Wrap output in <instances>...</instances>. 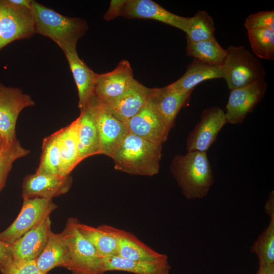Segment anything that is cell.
<instances>
[{"label": "cell", "instance_id": "obj_1", "mask_svg": "<svg viewBox=\"0 0 274 274\" xmlns=\"http://www.w3.org/2000/svg\"><path fill=\"white\" fill-rule=\"evenodd\" d=\"M170 170L187 199L204 198L214 183L207 152L191 151L185 155H176Z\"/></svg>", "mask_w": 274, "mask_h": 274}, {"label": "cell", "instance_id": "obj_2", "mask_svg": "<svg viewBox=\"0 0 274 274\" xmlns=\"http://www.w3.org/2000/svg\"><path fill=\"white\" fill-rule=\"evenodd\" d=\"M162 145L128 132L112 156L116 169L131 175L152 176L158 173Z\"/></svg>", "mask_w": 274, "mask_h": 274}, {"label": "cell", "instance_id": "obj_3", "mask_svg": "<svg viewBox=\"0 0 274 274\" xmlns=\"http://www.w3.org/2000/svg\"><path fill=\"white\" fill-rule=\"evenodd\" d=\"M30 10L36 32L50 38L61 49L76 46L88 28L85 20L64 16L34 1Z\"/></svg>", "mask_w": 274, "mask_h": 274}, {"label": "cell", "instance_id": "obj_4", "mask_svg": "<svg viewBox=\"0 0 274 274\" xmlns=\"http://www.w3.org/2000/svg\"><path fill=\"white\" fill-rule=\"evenodd\" d=\"M77 220L69 218L64 229L60 233L66 249L64 267L73 272L104 274V257L79 231L76 224Z\"/></svg>", "mask_w": 274, "mask_h": 274}, {"label": "cell", "instance_id": "obj_5", "mask_svg": "<svg viewBox=\"0 0 274 274\" xmlns=\"http://www.w3.org/2000/svg\"><path fill=\"white\" fill-rule=\"evenodd\" d=\"M226 50L221 71L230 90L264 79V66L245 47L230 46Z\"/></svg>", "mask_w": 274, "mask_h": 274}, {"label": "cell", "instance_id": "obj_6", "mask_svg": "<svg viewBox=\"0 0 274 274\" xmlns=\"http://www.w3.org/2000/svg\"><path fill=\"white\" fill-rule=\"evenodd\" d=\"M35 105L31 96L18 87H6L0 82V139L2 145L17 139L16 125L20 112Z\"/></svg>", "mask_w": 274, "mask_h": 274}, {"label": "cell", "instance_id": "obj_7", "mask_svg": "<svg viewBox=\"0 0 274 274\" xmlns=\"http://www.w3.org/2000/svg\"><path fill=\"white\" fill-rule=\"evenodd\" d=\"M57 206L52 199L23 198L21 209L14 221L0 232V241L12 244L31 228L40 223Z\"/></svg>", "mask_w": 274, "mask_h": 274}, {"label": "cell", "instance_id": "obj_8", "mask_svg": "<svg viewBox=\"0 0 274 274\" xmlns=\"http://www.w3.org/2000/svg\"><path fill=\"white\" fill-rule=\"evenodd\" d=\"M30 9L0 1V50L15 40L28 39L36 33Z\"/></svg>", "mask_w": 274, "mask_h": 274}, {"label": "cell", "instance_id": "obj_9", "mask_svg": "<svg viewBox=\"0 0 274 274\" xmlns=\"http://www.w3.org/2000/svg\"><path fill=\"white\" fill-rule=\"evenodd\" d=\"M227 123L225 113L220 108L214 106L204 109L199 121L188 135L187 151L207 152Z\"/></svg>", "mask_w": 274, "mask_h": 274}, {"label": "cell", "instance_id": "obj_10", "mask_svg": "<svg viewBox=\"0 0 274 274\" xmlns=\"http://www.w3.org/2000/svg\"><path fill=\"white\" fill-rule=\"evenodd\" d=\"M125 124L129 132L160 145L166 141L170 130L152 103L150 97L139 113Z\"/></svg>", "mask_w": 274, "mask_h": 274}, {"label": "cell", "instance_id": "obj_11", "mask_svg": "<svg viewBox=\"0 0 274 274\" xmlns=\"http://www.w3.org/2000/svg\"><path fill=\"white\" fill-rule=\"evenodd\" d=\"M267 88L264 79L230 90L225 112L228 123L242 124L263 98Z\"/></svg>", "mask_w": 274, "mask_h": 274}, {"label": "cell", "instance_id": "obj_12", "mask_svg": "<svg viewBox=\"0 0 274 274\" xmlns=\"http://www.w3.org/2000/svg\"><path fill=\"white\" fill-rule=\"evenodd\" d=\"M97 99L93 95L80 110L76 119L79 160L99 154V140L96 121Z\"/></svg>", "mask_w": 274, "mask_h": 274}, {"label": "cell", "instance_id": "obj_13", "mask_svg": "<svg viewBox=\"0 0 274 274\" xmlns=\"http://www.w3.org/2000/svg\"><path fill=\"white\" fill-rule=\"evenodd\" d=\"M134 81L130 63L123 59L113 71L97 74L94 95L100 102H106L125 92Z\"/></svg>", "mask_w": 274, "mask_h": 274}, {"label": "cell", "instance_id": "obj_14", "mask_svg": "<svg viewBox=\"0 0 274 274\" xmlns=\"http://www.w3.org/2000/svg\"><path fill=\"white\" fill-rule=\"evenodd\" d=\"M121 16L129 19L155 20L185 32L189 18L172 13L151 0H125Z\"/></svg>", "mask_w": 274, "mask_h": 274}, {"label": "cell", "instance_id": "obj_15", "mask_svg": "<svg viewBox=\"0 0 274 274\" xmlns=\"http://www.w3.org/2000/svg\"><path fill=\"white\" fill-rule=\"evenodd\" d=\"M96 114L99 140V154L112 158L116 149L128 132V130L125 123L117 118L98 99Z\"/></svg>", "mask_w": 274, "mask_h": 274}, {"label": "cell", "instance_id": "obj_16", "mask_svg": "<svg viewBox=\"0 0 274 274\" xmlns=\"http://www.w3.org/2000/svg\"><path fill=\"white\" fill-rule=\"evenodd\" d=\"M71 175L65 177L40 174L27 175L22 185L23 198H49L66 193L72 187Z\"/></svg>", "mask_w": 274, "mask_h": 274}, {"label": "cell", "instance_id": "obj_17", "mask_svg": "<svg viewBox=\"0 0 274 274\" xmlns=\"http://www.w3.org/2000/svg\"><path fill=\"white\" fill-rule=\"evenodd\" d=\"M152 91V88H148L135 80L123 94L102 103L117 118L125 123L143 108L149 100Z\"/></svg>", "mask_w": 274, "mask_h": 274}, {"label": "cell", "instance_id": "obj_18", "mask_svg": "<svg viewBox=\"0 0 274 274\" xmlns=\"http://www.w3.org/2000/svg\"><path fill=\"white\" fill-rule=\"evenodd\" d=\"M51 224L48 216L11 244L13 259L35 260L47 244L51 231Z\"/></svg>", "mask_w": 274, "mask_h": 274}, {"label": "cell", "instance_id": "obj_19", "mask_svg": "<svg viewBox=\"0 0 274 274\" xmlns=\"http://www.w3.org/2000/svg\"><path fill=\"white\" fill-rule=\"evenodd\" d=\"M67 60L78 92V107L81 110L94 95L97 74L78 56L76 46L62 49Z\"/></svg>", "mask_w": 274, "mask_h": 274}, {"label": "cell", "instance_id": "obj_20", "mask_svg": "<svg viewBox=\"0 0 274 274\" xmlns=\"http://www.w3.org/2000/svg\"><path fill=\"white\" fill-rule=\"evenodd\" d=\"M192 92H180L167 86L152 88L151 100L170 129L180 110L189 100Z\"/></svg>", "mask_w": 274, "mask_h": 274}, {"label": "cell", "instance_id": "obj_21", "mask_svg": "<svg viewBox=\"0 0 274 274\" xmlns=\"http://www.w3.org/2000/svg\"><path fill=\"white\" fill-rule=\"evenodd\" d=\"M105 272L122 271L134 274H169L171 266L168 257L150 261H135L118 256L104 257Z\"/></svg>", "mask_w": 274, "mask_h": 274}, {"label": "cell", "instance_id": "obj_22", "mask_svg": "<svg viewBox=\"0 0 274 274\" xmlns=\"http://www.w3.org/2000/svg\"><path fill=\"white\" fill-rule=\"evenodd\" d=\"M81 234L94 247L102 257L117 256L118 228L109 225L91 226L77 221Z\"/></svg>", "mask_w": 274, "mask_h": 274}, {"label": "cell", "instance_id": "obj_23", "mask_svg": "<svg viewBox=\"0 0 274 274\" xmlns=\"http://www.w3.org/2000/svg\"><path fill=\"white\" fill-rule=\"evenodd\" d=\"M217 78H222L221 65H210L193 58L184 74L166 86L173 90L186 92L193 91L197 84L204 81Z\"/></svg>", "mask_w": 274, "mask_h": 274}, {"label": "cell", "instance_id": "obj_24", "mask_svg": "<svg viewBox=\"0 0 274 274\" xmlns=\"http://www.w3.org/2000/svg\"><path fill=\"white\" fill-rule=\"evenodd\" d=\"M58 143L60 156V174L62 177L70 175L80 163L76 121L58 130Z\"/></svg>", "mask_w": 274, "mask_h": 274}, {"label": "cell", "instance_id": "obj_25", "mask_svg": "<svg viewBox=\"0 0 274 274\" xmlns=\"http://www.w3.org/2000/svg\"><path fill=\"white\" fill-rule=\"evenodd\" d=\"M117 256L131 260L150 261L164 257L140 241L132 233L118 228Z\"/></svg>", "mask_w": 274, "mask_h": 274}, {"label": "cell", "instance_id": "obj_26", "mask_svg": "<svg viewBox=\"0 0 274 274\" xmlns=\"http://www.w3.org/2000/svg\"><path fill=\"white\" fill-rule=\"evenodd\" d=\"M66 259V247L61 234L51 231L44 249L35 260L38 267L47 274L55 267H64Z\"/></svg>", "mask_w": 274, "mask_h": 274}, {"label": "cell", "instance_id": "obj_27", "mask_svg": "<svg viewBox=\"0 0 274 274\" xmlns=\"http://www.w3.org/2000/svg\"><path fill=\"white\" fill-rule=\"evenodd\" d=\"M186 49L188 56L212 65H222L227 54L226 49L222 48L216 39L197 42H187Z\"/></svg>", "mask_w": 274, "mask_h": 274}, {"label": "cell", "instance_id": "obj_28", "mask_svg": "<svg viewBox=\"0 0 274 274\" xmlns=\"http://www.w3.org/2000/svg\"><path fill=\"white\" fill-rule=\"evenodd\" d=\"M58 138L57 131L44 139L40 161L36 173L61 176Z\"/></svg>", "mask_w": 274, "mask_h": 274}, {"label": "cell", "instance_id": "obj_29", "mask_svg": "<svg viewBox=\"0 0 274 274\" xmlns=\"http://www.w3.org/2000/svg\"><path fill=\"white\" fill-rule=\"evenodd\" d=\"M265 212L269 223L251 247V251L258 257L259 266L274 264V208Z\"/></svg>", "mask_w": 274, "mask_h": 274}, {"label": "cell", "instance_id": "obj_30", "mask_svg": "<svg viewBox=\"0 0 274 274\" xmlns=\"http://www.w3.org/2000/svg\"><path fill=\"white\" fill-rule=\"evenodd\" d=\"M213 18L204 10H199L189 18L186 34L187 42H197L216 39Z\"/></svg>", "mask_w": 274, "mask_h": 274}, {"label": "cell", "instance_id": "obj_31", "mask_svg": "<svg viewBox=\"0 0 274 274\" xmlns=\"http://www.w3.org/2000/svg\"><path fill=\"white\" fill-rule=\"evenodd\" d=\"M249 41L253 53L257 57L274 59V30L269 29L247 31Z\"/></svg>", "mask_w": 274, "mask_h": 274}, {"label": "cell", "instance_id": "obj_32", "mask_svg": "<svg viewBox=\"0 0 274 274\" xmlns=\"http://www.w3.org/2000/svg\"><path fill=\"white\" fill-rule=\"evenodd\" d=\"M29 151L23 147L16 139L12 143L2 145L0 149V185L5 186L13 164L18 159L24 157Z\"/></svg>", "mask_w": 274, "mask_h": 274}, {"label": "cell", "instance_id": "obj_33", "mask_svg": "<svg viewBox=\"0 0 274 274\" xmlns=\"http://www.w3.org/2000/svg\"><path fill=\"white\" fill-rule=\"evenodd\" d=\"M244 26L247 31L262 29L274 30V11H263L249 15Z\"/></svg>", "mask_w": 274, "mask_h": 274}, {"label": "cell", "instance_id": "obj_34", "mask_svg": "<svg viewBox=\"0 0 274 274\" xmlns=\"http://www.w3.org/2000/svg\"><path fill=\"white\" fill-rule=\"evenodd\" d=\"M2 274H44L38 267L35 260L12 259L0 269Z\"/></svg>", "mask_w": 274, "mask_h": 274}, {"label": "cell", "instance_id": "obj_35", "mask_svg": "<svg viewBox=\"0 0 274 274\" xmlns=\"http://www.w3.org/2000/svg\"><path fill=\"white\" fill-rule=\"evenodd\" d=\"M125 0L111 1L108 10L105 14L104 19L107 21L121 16V13Z\"/></svg>", "mask_w": 274, "mask_h": 274}, {"label": "cell", "instance_id": "obj_36", "mask_svg": "<svg viewBox=\"0 0 274 274\" xmlns=\"http://www.w3.org/2000/svg\"><path fill=\"white\" fill-rule=\"evenodd\" d=\"M13 259L11 244L0 241V269Z\"/></svg>", "mask_w": 274, "mask_h": 274}, {"label": "cell", "instance_id": "obj_37", "mask_svg": "<svg viewBox=\"0 0 274 274\" xmlns=\"http://www.w3.org/2000/svg\"><path fill=\"white\" fill-rule=\"evenodd\" d=\"M11 4L22 7L30 9L31 0H8Z\"/></svg>", "mask_w": 274, "mask_h": 274}, {"label": "cell", "instance_id": "obj_38", "mask_svg": "<svg viewBox=\"0 0 274 274\" xmlns=\"http://www.w3.org/2000/svg\"><path fill=\"white\" fill-rule=\"evenodd\" d=\"M257 274H274V264L259 266Z\"/></svg>", "mask_w": 274, "mask_h": 274}, {"label": "cell", "instance_id": "obj_39", "mask_svg": "<svg viewBox=\"0 0 274 274\" xmlns=\"http://www.w3.org/2000/svg\"><path fill=\"white\" fill-rule=\"evenodd\" d=\"M4 187V186L0 185V191L2 190V189Z\"/></svg>", "mask_w": 274, "mask_h": 274}, {"label": "cell", "instance_id": "obj_40", "mask_svg": "<svg viewBox=\"0 0 274 274\" xmlns=\"http://www.w3.org/2000/svg\"><path fill=\"white\" fill-rule=\"evenodd\" d=\"M73 273V274H83V273H80V272H74Z\"/></svg>", "mask_w": 274, "mask_h": 274}, {"label": "cell", "instance_id": "obj_41", "mask_svg": "<svg viewBox=\"0 0 274 274\" xmlns=\"http://www.w3.org/2000/svg\"><path fill=\"white\" fill-rule=\"evenodd\" d=\"M2 143L1 140L0 139V149L2 147Z\"/></svg>", "mask_w": 274, "mask_h": 274}]
</instances>
